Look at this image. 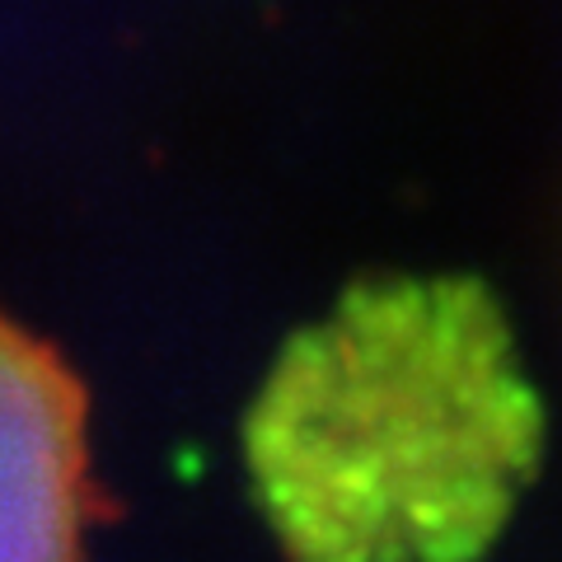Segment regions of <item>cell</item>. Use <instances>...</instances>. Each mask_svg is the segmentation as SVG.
<instances>
[{
  "mask_svg": "<svg viewBox=\"0 0 562 562\" xmlns=\"http://www.w3.org/2000/svg\"><path fill=\"white\" fill-rule=\"evenodd\" d=\"M90 403L61 351L0 310V562H85Z\"/></svg>",
  "mask_w": 562,
  "mask_h": 562,
  "instance_id": "cell-2",
  "label": "cell"
},
{
  "mask_svg": "<svg viewBox=\"0 0 562 562\" xmlns=\"http://www.w3.org/2000/svg\"><path fill=\"white\" fill-rule=\"evenodd\" d=\"M543 460V403L479 277H361L295 328L244 413L291 562H483Z\"/></svg>",
  "mask_w": 562,
  "mask_h": 562,
  "instance_id": "cell-1",
  "label": "cell"
}]
</instances>
